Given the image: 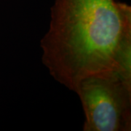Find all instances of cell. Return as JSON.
<instances>
[{"mask_svg": "<svg viewBox=\"0 0 131 131\" xmlns=\"http://www.w3.org/2000/svg\"><path fill=\"white\" fill-rule=\"evenodd\" d=\"M40 47L52 77L74 92L89 75L131 74V7L117 0H55Z\"/></svg>", "mask_w": 131, "mask_h": 131, "instance_id": "1", "label": "cell"}, {"mask_svg": "<svg viewBox=\"0 0 131 131\" xmlns=\"http://www.w3.org/2000/svg\"><path fill=\"white\" fill-rule=\"evenodd\" d=\"M74 93L84 113L83 130H131V74L106 71L89 75Z\"/></svg>", "mask_w": 131, "mask_h": 131, "instance_id": "2", "label": "cell"}]
</instances>
